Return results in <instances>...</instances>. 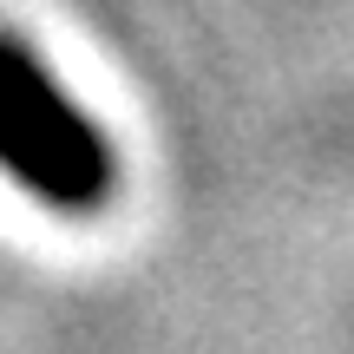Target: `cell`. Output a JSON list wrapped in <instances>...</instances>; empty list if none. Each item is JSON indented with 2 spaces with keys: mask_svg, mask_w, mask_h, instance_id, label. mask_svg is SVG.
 I'll return each instance as SVG.
<instances>
[{
  "mask_svg": "<svg viewBox=\"0 0 354 354\" xmlns=\"http://www.w3.org/2000/svg\"><path fill=\"white\" fill-rule=\"evenodd\" d=\"M0 171L59 216H92L118 190V151L105 125L20 33H0Z\"/></svg>",
  "mask_w": 354,
  "mask_h": 354,
  "instance_id": "6da1fadb",
  "label": "cell"
}]
</instances>
